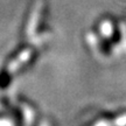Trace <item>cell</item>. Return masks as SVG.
Listing matches in <instances>:
<instances>
[{
    "label": "cell",
    "instance_id": "6da1fadb",
    "mask_svg": "<svg viewBox=\"0 0 126 126\" xmlns=\"http://www.w3.org/2000/svg\"><path fill=\"white\" fill-rule=\"evenodd\" d=\"M35 53V49L29 46H25L21 49L16 50V53L9 57L6 65L0 71V86H6L13 75L19 72L22 68L27 67L32 60H34Z\"/></svg>",
    "mask_w": 126,
    "mask_h": 126
},
{
    "label": "cell",
    "instance_id": "7a4b0ae2",
    "mask_svg": "<svg viewBox=\"0 0 126 126\" xmlns=\"http://www.w3.org/2000/svg\"><path fill=\"white\" fill-rule=\"evenodd\" d=\"M47 15V1L46 0H34L31 9L27 14L22 29V35L25 39H31L40 31L46 20Z\"/></svg>",
    "mask_w": 126,
    "mask_h": 126
},
{
    "label": "cell",
    "instance_id": "3957f363",
    "mask_svg": "<svg viewBox=\"0 0 126 126\" xmlns=\"http://www.w3.org/2000/svg\"><path fill=\"white\" fill-rule=\"evenodd\" d=\"M40 126H51V124H50L49 120H43V122H42V124H41Z\"/></svg>",
    "mask_w": 126,
    "mask_h": 126
}]
</instances>
